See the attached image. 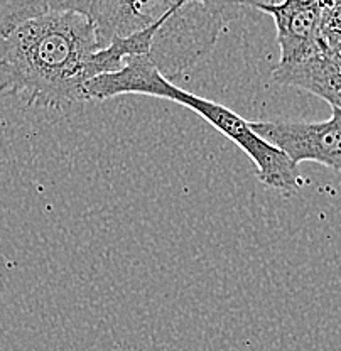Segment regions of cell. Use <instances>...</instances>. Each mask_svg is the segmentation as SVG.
Masks as SVG:
<instances>
[{"label":"cell","instance_id":"obj_2","mask_svg":"<svg viewBox=\"0 0 341 351\" xmlns=\"http://www.w3.org/2000/svg\"><path fill=\"white\" fill-rule=\"evenodd\" d=\"M86 95L88 100L95 101L108 100L119 95H145L183 105L198 113L204 122L222 132L247 154L255 164L257 178L267 188L284 196H292L306 182L298 164L292 162L276 145L257 135L248 120L225 105L183 90L174 82L167 80L145 54L127 58L122 69L91 80L86 85Z\"/></svg>","mask_w":341,"mask_h":351},{"label":"cell","instance_id":"obj_9","mask_svg":"<svg viewBox=\"0 0 341 351\" xmlns=\"http://www.w3.org/2000/svg\"><path fill=\"white\" fill-rule=\"evenodd\" d=\"M322 32L341 34V0H322Z\"/></svg>","mask_w":341,"mask_h":351},{"label":"cell","instance_id":"obj_11","mask_svg":"<svg viewBox=\"0 0 341 351\" xmlns=\"http://www.w3.org/2000/svg\"><path fill=\"white\" fill-rule=\"evenodd\" d=\"M289 2L301 3V5H318V3H322V0H289Z\"/></svg>","mask_w":341,"mask_h":351},{"label":"cell","instance_id":"obj_10","mask_svg":"<svg viewBox=\"0 0 341 351\" xmlns=\"http://www.w3.org/2000/svg\"><path fill=\"white\" fill-rule=\"evenodd\" d=\"M238 3H242V5H248V7H255V9H259V7L262 5H277V3H282L284 0H237Z\"/></svg>","mask_w":341,"mask_h":351},{"label":"cell","instance_id":"obj_8","mask_svg":"<svg viewBox=\"0 0 341 351\" xmlns=\"http://www.w3.org/2000/svg\"><path fill=\"white\" fill-rule=\"evenodd\" d=\"M185 2L203 3L207 9H210L211 12L218 14V16L225 17L228 22L237 21L238 17L242 16V9H244V5L238 3L237 0H185Z\"/></svg>","mask_w":341,"mask_h":351},{"label":"cell","instance_id":"obj_3","mask_svg":"<svg viewBox=\"0 0 341 351\" xmlns=\"http://www.w3.org/2000/svg\"><path fill=\"white\" fill-rule=\"evenodd\" d=\"M252 130L294 164L318 162L341 173V110L325 122H250Z\"/></svg>","mask_w":341,"mask_h":351},{"label":"cell","instance_id":"obj_6","mask_svg":"<svg viewBox=\"0 0 341 351\" xmlns=\"http://www.w3.org/2000/svg\"><path fill=\"white\" fill-rule=\"evenodd\" d=\"M272 82L282 86L299 88L341 110V66L325 49L294 64H277L272 69Z\"/></svg>","mask_w":341,"mask_h":351},{"label":"cell","instance_id":"obj_5","mask_svg":"<svg viewBox=\"0 0 341 351\" xmlns=\"http://www.w3.org/2000/svg\"><path fill=\"white\" fill-rule=\"evenodd\" d=\"M259 10L269 14L277 31L281 49L279 64H294L325 49L322 39V3L301 5L284 0L277 5H262Z\"/></svg>","mask_w":341,"mask_h":351},{"label":"cell","instance_id":"obj_4","mask_svg":"<svg viewBox=\"0 0 341 351\" xmlns=\"http://www.w3.org/2000/svg\"><path fill=\"white\" fill-rule=\"evenodd\" d=\"M185 0H95L93 19L100 46L144 31H159Z\"/></svg>","mask_w":341,"mask_h":351},{"label":"cell","instance_id":"obj_7","mask_svg":"<svg viewBox=\"0 0 341 351\" xmlns=\"http://www.w3.org/2000/svg\"><path fill=\"white\" fill-rule=\"evenodd\" d=\"M93 9L95 0H0V34L51 12H80L91 19Z\"/></svg>","mask_w":341,"mask_h":351},{"label":"cell","instance_id":"obj_1","mask_svg":"<svg viewBox=\"0 0 341 351\" xmlns=\"http://www.w3.org/2000/svg\"><path fill=\"white\" fill-rule=\"evenodd\" d=\"M148 54L142 36L102 47L97 27L80 12H51L0 34V93L27 107L61 110L88 101L93 78L122 69L130 56Z\"/></svg>","mask_w":341,"mask_h":351}]
</instances>
